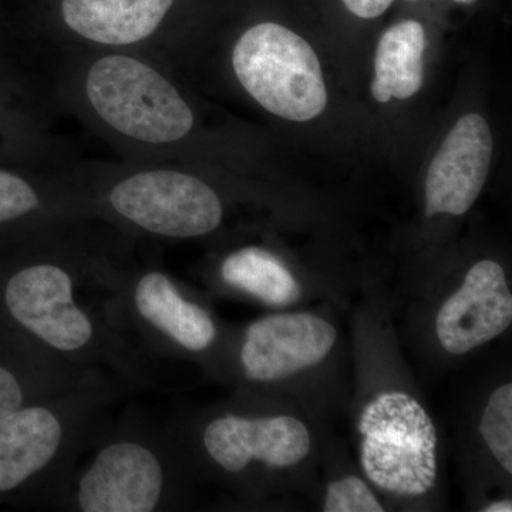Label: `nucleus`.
I'll return each mask as SVG.
<instances>
[{"label":"nucleus","instance_id":"f3484780","mask_svg":"<svg viewBox=\"0 0 512 512\" xmlns=\"http://www.w3.org/2000/svg\"><path fill=\"white\" fill-rule=\"evenodd\" d=\"M222 282L268 305H288L298 298L299 286L279 258L262 248L247 247L222 261Z\"/></svg>","mask_w":512,"mask_h":512},{"label":"nucleus","instance_id":"6e6552de","mask_svg":"<svg viewBox=\"0 0 512 512\" xmlns=\"http://www.w3.org/2000/svg\"><path fill=\"white\" fill-rule=\"evenodd\" d=\"M360 463L366 477L396 497L429 494L437 481V430L410 394L383 392L359 420Z\"/></svg>","mask_w":512,"mask_h":512},{"label":"nucleus","instance_id":"39448f33","mask_svg":"<svg viewBox=\"0 0 512 512\" xmlns=\"http://www.w3.org/2000/svg\"><path fill=\"white\" fill-rule=\"evenodd\" d=\"M89 220L133 234L187 241L217 231L224 218L218 192L198 175L165 163H136L74 180Z\"/></svg>","mask_w":512,"mask_h":512},{"label":"nucleus","instance_id":"a211bd4d","mask_svg":"<svg viewBox=\"0 0 512 512\" xmlns=\"http://www.w3.org/2000/svg\"><path fill=\"white\" fill-rule=\"evenodd\" d=\"M480 433L495 460L512 473V384L495 390L485 406Z\"/></svg>","mask_w":512,"mask_h":512},{"label":"nucleus","instance_id":"412c9836","mask_svg":"<svg viewBox=\"0 0 512 512\" xmlns=\"http://www.w3.org/2000/svg\"><path fill=\"white\" fill-rule=\"evenodd\" d=\"M485 512H511L512 511V503L510 500L497 501V503H493L488 505L484 510Z\"/></svg>","mask_w":512,"mask_h":512},{"label":"nucleus","instance_id":"6ab92c4d","mask_svg":"<svg viewBox=\"0 0 512 512\" xmlns=\"http://www.w3.org/2000/svg\"><path fill=\"white\" fill-rule=\"evenodd\" d=\"M325 512H383L369 485L357 477L340 478L328 485Z\"/></svg>","mask_w":512,"mask_h":512},{"label":"nucleus","instance_id":"7ed1b4c3","mask_svg":"<svg viewBox=\"0 0 512 512\" xmlns=\"http://www.w3.org/2000/svg\"><path fill=\"white\" fill-rule=\"evenodd\" d=\"M126 392L100 373L0 416V505L57 510L101 413Z\"/></svg>","mask_w":512,"mask_h":512},{"label":"nucleus","instance_id":"9b49d317","mask_svg":"<svg viewBox=\"0 0 512 512\" xmlns=\"http://www.w3.org/2000/svg\"><path fill=\"white\" fill-rule=\"evenodd\" d=\"M493 158V134L480 114L457 121L431 161L426 215H464L483 191Z\"/></svg>","mask_w":512,"mask_h":512},{"label":"nucleus","instance_id":"1a4fd4ad","mask_svg":"<svg viewBox=\"0 0 512 512\" xmlns=\"http://www.w3.org/2000/svg\"><path fill=\"white\" fill-rule=\"evenodd\" d=\"M200 444L221 471L242 474L254 463L272 468L296 466L311 451V434L305 424L289 416L225 414L205 424Z\"/></svg>","mask_w":512,"mask_h":512},{"label":"nucleus","instance_id":"aec40b11","mask_svg":"<svg viewBox=\"0 0 512 512\" xmlns=\"http://www.w3.org/2000/svg\"><path fill=\"white\" fill-rule=\"evenodd\" d=\"M394 0H343L346 8L357 18L375 19L392 6Z\"/></svg>","mask_w":512,"mask_h":512},{"label":"nucleus","instance_id":"f03ea898","mask_svg":"<svg viewBox=\"0 0 512 512\" xmlns=\"http://www.w3.org/2000/svg\"><path fill=\"white\" fill-rule=\"evenodd\" d=\"M69 93L101 136L140 163H165L197 123L177 83L146 52L87 49Z\"/></svg>","mask_w":512,"mask_h":512},{"label":"nucleus","instance_id":"f8f14e48","mask_svg":"<svg viewBox=\"0 0 512 512\" xmlns=\"http://www.w3.org/2000/svg\"><path fill=\"white\" fill-rule=\"evenodd\" d=\"M511 320L512 295L504 269L497 262L480 261L441 306L437 336L448 353L464 355L500 336Z\"/></svg>","mask_w":512,"mask_h":512},{"label":"nucleus","instance_id":"2eb2a0df","mask_svg":"<svg viewBox=\"0 0 512 512\" xmlns=\"http://www.w3.org/2000/svg\"><path fill=\"white\" fill-rule=\"evenodd\" d=\"M100 373L57 362L0 318V416L74 389Z\"/></svg>","mask_w":512,"mask_h":512},{"label":"nucleus","instance_id":"ddd939ff","mask_svg":"<svg viewBox=\"0 0 512 512\" xmlns=\"http://www.w3.org/2000/svg\"><path fill=\"white\" fill-rule=\"evenodd\" d=\"M89 220L76 183L30 180L0 170V234H16L26 249L63 241L64 229Z\"/></svg>","mask_w":512,"mask_h":512},{"label":"nucleus","instance_id":"4468645a","mask_svg":"<svg viewBox=\"0 0 512 512\" xmlns=\"http://www.w3.org/2000/svg\"><path fill=\"white\" fill-rule=\"evenodd\" d=\"M177 0H60L59 16L84 49L137 50L163 36Z\"/></svg>","mask_w":512,"mask_h":512},{"label":"nucleus","instance_id":"f257e3e1","mask_svg":"<svg viewBox=\"0 0 512 512\" xmlns=\"http://www.w3.org/2000/svg\"><path fill=\"white\" fill-rule=\"evenodd\" d=\"M94 258L66 241L0 259V318L23 339L64 365L110 372L126 389H148L150 367L110 313L94 312L79 286Z\"/></svg>","mask_w":512,"mask_h":512},{"label":"nucleus","instance_id":"0eeeda50","mask_svg":"<svg viewBox=\"0 0 512 512\" xmlns=\"http://www.w3.org/2000/svg\"><path fill=\"white\" fill-rule=\"evenodd\" d=\"M242 89L281 119L309 121L323 113L328 90L313 47L278 23H259L242 33L231 53Z\"/></svg>","mask_w":512,"mask_h":512},{"label":"nucleus","instance_id":"423d86ee","mask_svg":"<svg viewBox=\"0 0 512 512\" xmlns=\"http://www.w3.org/2000/svg\"><path fill=\"white\" fill-rule=\"evenodd\" d=\"M97 284L110 292L109 313L124 330L136 332L153 352H208L218 338L211 313L191 301L164 269L156 266L120 272L104 258L97 261Z\"/></svg>","mask_w":512,"mask_h":512},{"label":"nucleus","instance_id":"9d476101","mask_svg":"<svg viewBox=\"0 0 512 512\" xmlns=\"http://www.w3.org/2000/svg\"><path fill=\"white\" fill-rule=\"evenodd\" d=\"M335 342V328L311 313L268 316L245 330L239 363L251 382H276L318 365Z\"/></svg>","mask_w":512,"mask_h":512},{"label":"nucleus","instance_id":"dca6fc26","mask_svg":"<svg viewBox=\"0 0 512 512\" xmlns=\"http://www.w3.org/2000/svg\"><path fill=\"white\" fill-rule=\"evenodd\" d=\"M426 45V32L416 20H403L383 33L370 86L376 101L406 100L419 93L424 82Z\"/></svg>","mask_w":512,"mask_h":512},{"label":"nucleus","instance_id":"20e7f679","mask_svg":"<svg viewBox=\"0 0 512 512\" xmlns=\"http://www.w3.org/2000/svg\"><path fill=\"white\" fill-rule=\"evenodd\" d=\"M87 451L57 510L165 512L180 504L181 447L165 427L127 412L114 426H100Z\"/></svg>","mask_w":512,"mask_h":512},{"label":"nucleus","instance_id":"4be33fe9","mask_svg":"<svg viewBox=\"0 0 512 512\" xmlns=\"http://www.w3.org/2000/svg\"><path fill=\"white\" fill-rule=\"evenodd\" d=\"M456 3H464V5H471V3H476L477 0H453Z\"/></svg>","mask_w":512,"mask_h":512}]
</instances>
